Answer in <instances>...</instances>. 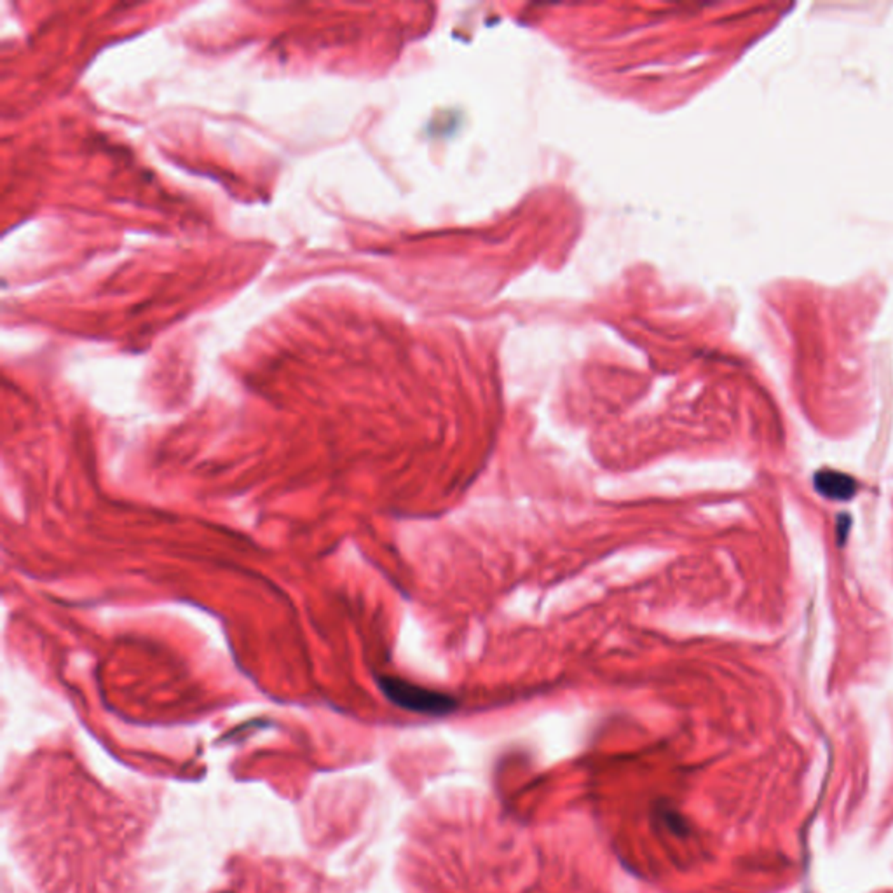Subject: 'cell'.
I'll return each mask as SVG.
<instances>
[{
	"instance_id": "7a4b0ae2",
	"label": "cell",
	"mask_w": 893,
	"mask_h": 893,
	"mask_svg": "<svg viewBox=\"0 0 893 893\" xmlns=\"http://www.w3.org/2000/svg\"><path fill=\"white\" fill-rule=\"evenodd\" d=\"M815 491L828 500L848 501L857 492V481L850 475L834 470H820L815 479Z\"/></svg>"
},
{
	"instance_id": "6da1fadb",
	"label": "cell",
	"mask_w": 893,
	"mask_h": 893,
	"mask_svg": "<svg viewBox=\"0 0 893 893\" xmlns=\"http://www.w3.org/2000/svg\"><path fill=\"white\" fill-rule=\"evenodd\" d=\"M379 686L382 693L394 705L417 714L445 716L458 707V701L454 698L440 691L421 688L398 677H381Z\"/></svg>"
}]
</instances>
